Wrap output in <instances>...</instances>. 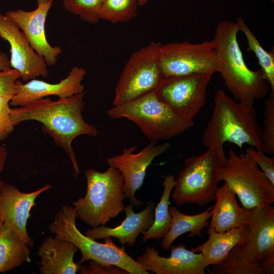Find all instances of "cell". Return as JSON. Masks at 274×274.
Here are the masks:
<instances>
[{
    "mask_svg": "<svg viewBox=\"0 0 274 274\" xmlns=\"http://www.w3.org/2000/svg\"><path fill=\"white\" fill-rule=\"evenodd\" d=\"M11 68L10 59L6 54L0 51V71Z\"/></svg>",
    "mask_w": 274,
    "mask_h": 274,
    "instance_id": "obj_36",
    "label": "cell"
},
{
    "mask_svg": "<svg viewBox=\"0 0 274 274\" xmlns=\"http://www.w3.org/2000/svg\"><path fill=\"white\" fill-rule=\"evenodd\" d=\"M138 6L144 5L149 0H135Z\"/></svg>",
    "mask_w": 274,
    "mask_h": 274,
    "instance_id": "obj_37",
    "label": "cell"
},
{
    "mask_svg": "<svg viewBox=\"0 0 274 274\" xmlns=\"http://www.w3.org/2000/svg\"><path fill=\"white\" fill-rule=\"evenodd\" d=\"M170 255L164 257L155 247H147L136 261L148 271L156 274H205L208 266L202 254L188 250L181 243L170 247Z\"/></svg>",
    "mask_w": 274,
    "mask_h": 274,
    "instance_id": "obj_18",
    "label": "cell"
},
{
    "mask_svg": "<svg viewBox=\"0 0 274 274\" xmlns=\"http://www.w3.org/2000/svg\"><path fill=\"white\" fill-rule=\"evenodd\" d=\"M8 156V151L6 147L0 146V191L6 184L5 182L1 180V173L5 166Z\"/></svg>",
    "mask_w": 274,
    "mask_h": 274,
    "instance_id": "obj_35",
    "label": "cell"
},
{
    "mask_svg": "<svg viewBox=\"0 0 274 274\" xmlns=\"http://www.w3.org/2000/svg\"><path fill=\"white\" fill-rule=\"evenodd\" d=\"M53 1L50 0L45 4L39 5L32 11L9 10L5 14L17 24L27 38L31 47L49 66L56 63L57 57L62 52L60 47L51 46L46 36L45 22Z\"/></svg>",
    "mask_w": 274,
    "mask_h": 274,
    "instance_id": "obj_16",
    "label": "cell"
},
{
    "mask_svg": "<svg viewBox=\"0 0 274 274\" xmlns=\"http://www.w3.org/2000/svg\"><path fill=\"white\" fill-rule=\"evenodd\" d=\"M30 248L13 229L3 224L0 230V273L30 262Z\"/></svg>",
    "mask_w": 274,
    "mask_h": 274,
    "instance_id": "obj_24",
    "label": "cell"
},
{
    "mask_svg": "<svg viewBox=\"0 0 274 274\" xmlns=\"http://www.w3.org/2000/svg\"><path fill=\"white\" fill-rule=\"evenodd\" d=\"M247 224L249 233L244 245L245 256L262 264L266 274L274 272V207L263 205L250 209Z\"/></svg>",
    "mask_w": 274,
    "mask_h": 274,
    "instance_id": "obj_13",
    "label": "cell"
},
{
    "mask_svg": "<svg viewBox=\"0 0 274 274\" xmlns=\"http://www.w3.org/2000/svg\"><path fill=\"white\" fill-rule=\"evenodd\" d=\"M103 0H62L66 11L78 15L83 21L96 23L99 20V11Z\"/></svg>",
    "mask_w": 274,
    "mask_h": 274,
    "instance_id": "obj_29",
    "label": "cell"
},
{
    "mask_svg": "<svg viewBox=\"0 0 274 274\" xmlns=\"http://www.w3.org/2000/svg\"><path fill=\"white\" fill-rule=\"evenodd\" d=\"M0 38L10 47L11 67L17 70L23 81L48 75L47 64L44 59L31 47L28 40L17 24L0 13Z\"/></svg>",
    "mask_w": 274,
    "mask_h": 274,
    "instance_id": "obj_14",
    "label": "cell"
},
{
    "mask_svg": "<svg viewBox=\"0 0 274 274\" xmlns=\"http://www.w3.org/2000/svg\"><path fill=\"white\" fill-rule=\"evenodd\" d=\"M170 146L167 142L158 145L150 142L137 153L134 152L138 146L133 145L123 149L122 154L107 158L110 166L117 168L122 174L124 181V195L133 206L139 208L143 204L135 197V193L142 186L147 167L156 157L165 152Z\"/></svg>",
    "mask_w": 274,
    "mask_h": 274,
    "instance_id": "obj_12",
    "label": "cell"
},
{
    "mask_svg": "<svg viewBox=\"0 0 274 274\" xmlns=\"http://www.w3.org/2000/svg\"><path fill=\"white\" fill-rule=\"evenodd\" d=\"M77 217L74 207L63 206L55 215L48 229L56 237L68 241L77 247L82 255L78 262L79 264L89 261L102 265H115L129 274L150 273L126 252L124 246L118 247L111 237L104 238V243H100L84 235L76 226Z\"/></svg>",
    "mask_w": 274,
    "mask_h": 274,
    "instance_id": "obj_4",
    "label": "cell"
},
{
    "mask_svg": "<svg viewBox=\"0 0 274 274\" xmlns=\"http://www.w3.org/2000/svg\"><path fill=\"white\" fill-rule=\"evenodd\" d=\"M270 2H272V3H273L274 2V0H269Z\"/></svg>",
    "mask_w": 274,
    "mask_h": 274,
    "instance_id": "obj_40",
    "label": "cell"
},
{
    "mask_svg": "<svg viewBox=\"0 0 274 274\" xmlns=\"http://www.w3.org/2000/svg\"><path fill=\"white\" fill-rule=\"evenodd\" d=\"M236 23L239 31L245 36L247 41L248 52H252L257 58L261 70L267 79L270 91L274 92V50L268 52L260 45L259 42L241 17L237 18Z\"/></svg>",
    "mask_w": 274,
    "mask_h": 274,
    "instance_id": "obj_27",
    "label": "cell"
},
{
    "mask_svg": "<svg viewBox=\"0 0 274 274\" xmlns=\"http://www.w3.org/2000/svg\"><path fill=\"white\" fill-rule=\"evenodd\" d=\"M244 245L233 248L225 258L219 264L212 265L210 273L219 274H266L263 265L250 261L245 256Z\"/></svg>",
    "mask_w": 274,
    "mask_h": 274,
    "instance_id": "obj_26",
    "label": "cell"
},
{
    "mask_svg": "<svg viewBox=\"0 0 274 274\" xmlns=\"http://www.w3.org/2000/svg\"><path fill=\"white\" fill-rule=\"evenodd\" d=\"M176 183L173 175H169L164 177L163 193L159 203L155 207L154 222L148 230L142 233L144 242L152 238L161 240L169 230L172 218L169 212L168 205L170 194Z\"/></svg>",
    "mask_w": 274,
    "mask_h": 274,
    "instance_id": "obj_25",
    "label": "cell"
},
{
    "mask_svg": "<svg viewBox=\"0 0 274 274\" xmlns=\"http://www.w3.org/2000/svg\"><path fill=\"white\" fill-rule=\"evenodd\" d=\"M245 153L260 167L261 170L274 184V157H269L263 151L253 147L247 148Z\"/></svg>",
    "mask_w": 274,
    "mask_h": 274,
    "instance_id": "obj_32",
    "label": "cell"
},
{
    "mask_svg": "<svg viewBox=\"0 0 274 274\" xmlns=\"http://www.w3.org/2000/svg\"><path fill=\"white\" fill-rule=\"evenodd\" d=\"M81 273L128 274L125 270L115 265H102L90 261L87 268L80 265Z\"/></svg>",
    "mask_w": 274,
    "mask_h": 274,
    "instance_id": "obj_34",
    "label": "cell"
},
{
    "mask_svg": "<svg viewBox=\"0 0 274 274\" xmlns=\"http://www.w3.org/2000/svg\"><path fill=\"white\" fill-rule=\"evenodd\" d=\"M138 6L135 0H103L100 19L113 23L129 21L136 16Z\"/></svg>",
    "mask_w": 274,
    "mask_h": 274,
    "instance_id": "obj_28",
    "label": "cell"
},
{
    "mask_svg": "<svg viewBox=\"0 0 274 274\" xmlns=\"http://www.w3.org/2000/svg\"><path fill=\"white\" fill-rule=\"evenodd\" d=\"M236 22L223 20L218 23L213 39L218 71L226 87L237 101L253 106L270 90L269 82L261 69L250 70L246 65L238 41Z\"/></svg>",
    "mask_w": 274,
    "mask_h": 274,
    "instance_id": "obj_3",
    "label": "cell"
},
{
    "mask_svg": "<svg viewBox=\"0 0 274 274\" xmlns=\"http://www.w3.org/2000/svg\"><path fill=\"white\" fill-rule=\"evenodd\" d=\"M249 230L248 224L219 232L209 226L208 239L191 250L200 252L207 266L218 264L227 256L231 249L237 245H245L248 241Z\"/></svg>",
    "mask_w": 274,
    "mask_h": 274,
    "instance_id": "obj_22",
    "label": "cell"
},
{
    "mask_svg": "<svg viewBox=\"0 0 274 274\" xmlns=\"http://www.w3.org/2000/svg\"><path fill=\"white\" fill-rule=\"evenodd\" d=\"M159 65L163 78L218 73L213 40L193 43L187 41L161 45Z\"/></svg>",
    "mask_w": 274,
    "mask_h": 274,
    "instance_id": "obj_10",
    "label": "cell"
},
{
    "mask_svg": "<svg viewBox=\"0 0 274 274\" xmlns=\"http://www.w3.org/2000/svg\"><path fill=\"white\" fill-rule=\"evenodd\" d=\"M3 225V222L0 220V230H1V228L2 226V225Z\"/></svg>",
    "mask_w": 274,
    "mask_h": 274,
    "instance_id": "obj_39",
    "label": "cell"
},
{
    "mask_svg": "<svg viewBox=\"0 0 274 274\" xmlns=\"http://www.w3.org/2000/svg\"><path fill=\"white\" fill-rule=\"evenodd\" d=\"M78 251L72 242L52 236L44 238L39 247L38 255L41 258L39 271L42 274H75L81 264L74 261Z\"/></svg>",
    "mask_w": 274,
    "mask_h": 274,
    "instance_id": "obj_20",
    "label": "cell"
},
{
    "mask_svg": "<svg viewBox=\"0 0 274 274\" xmlns=\"http://www.w3.org/2000/svg\"><path fill=\"white\" fill-rule=\"evenodd\" d=\"M20 79L19 72L14 68L0 71V96L11 100L16 92V82Z\"/></svg>",
    "mask_w": 274,
    "mask_h": 274,
    "instance_id": "obj_31",
    "label": "cell"
},
{
    "mask_svg": "<svg viewBox=\"0 0 274 274\" xmlns=\"http://www.w3.org/2000/svg\"><path fill=\"white\" fill-rule=\"evenodd\" d=\"M86 74V71L83 68L76 66L57 83L52 84L35 79L24 83L18 79L16 82L15 94L10 105L22 107L50 95L64 98L82 93L84 92V87L81 82Z\"/></svg>",
    "mask_w": 274,
    "mask_h": 274,
    "instance_id": "obj_17",
    "label": "cell"
},
{
    "mask_svg": "<svg viewBox=\"0 0 274 274\" xmlns=\"http://www.w3.org/2000/svg\"><path fill=\"white\" fill-rule=\"evenodd\" d=\"M52 188L50 184L31 192L20 191L15 186L5 184L0 191V220L13 229L30 248L33 241L29 236L27 224L36 198Z\"/></svg>",
    "mask_w": 274,
    "mask_h": 274,
    "instance_id": "obj_15",
    "label": "cell"
},
{
    "mask_svg": "<svg viewBox=\"0 0 274 274\" xmlns=\"http://www.w3.org/2000/svg\"><path fill=\"white\" fill-rule=\"evenodd\" d=\"M87 190L84 197L73 203L77 217L92 227L105 225L124 211V179L116 168L104 172L85 171Z\"/></svg>",
    "mask_w": 274,
    "mask_h": 274,
    "instance_id": "obj_6",
    "label": "cell"
},
{
    "mask_svg": "<svg viewBox=\"0 0 274 274\" xmlns=\"http://www.w3.org/2000/svg\"><path fill=\"white\" fill-rule=\"evenodd\" d=\"M263 151L274 153V92L270 91L264 107L263 128L261 129Z\"/></svg>",
    "mask_w": 274,
    "mask_h": 274,
    "instance_id": "obj_30",
    "label": "cell"
},
{
    "mask_svg": "<svg viewBox=\"0 0 274 274\" xmlns=\"http://www.w3.org/2000/svg\"><path fill=\"white\" fill-rule=\"evenodd\" d=\"M219 177L237 195L243 207L250 209L274 202V184L245 153L238 155L230 149Z\"/></svg>",
    "mask_w": 274,
    "mask_h": 274,
    "instance_id": "obj_7",
    "label": "cell"
},
{
    "mask_svg": "<svg viewBox=\"0 0 274 274\" xmlns=\"http://www.w3.org/2000/svg\"><path fill=\"white\" fill-rule=\"evenodd\" d=\"M225 164L209 149L199 155L186 159L172 194L176 203L204 206L215 200L221 181L219 171Z\"/></svg>",
    "mask_w": 274,
    "mask_h": 274,
    "instance_id": "obj_8",
    "label": "cell"
},
{
    "mask_svg": "<svg viewBox=\"0 0 274 274\" xmlns=\"http://www.w3.org/2000/svg\"><path fill=\"white\" fill-rule=\"evenodd\" d=\"M50 0H37L38 5L45 4L48 2Z\"/></svg>",
    "mask_w": 274,
    "mask_h": 274,
    "instance_id": "obj_38",
    "label": "cell"
},
{
    "mask_svg": "<svg viewBox=\"0 0 274 274\" xmlns=\"http://www.w3.org/2000/svg\"><path fill=\"white\" fill-rule=\"evenodd\" d=\"M235 193L226 183L218 188L215 196L216 203L213 207L210 226L219 232L238 228L247 224L250 209L241 207Z\"/></svg>",
    "mask_w": 274,
    "mask_h": 274,
    "instance_id": "obj_21",
    "label": "cell"
},
{
    "mask_svg": "<svg viewBox=\"0 0 274 274\" xmlns=\"http://www.w3.org/2000/svg\"><path fill=\"white\" fill-rule=\"evenodd\" d=\"M161 45L153 41L131 54L115 87L113 106L136 99L158 86L163 79L159 59Z\"/></svg>",
    "mask_w": 274,
    "mask_h": 274,
    "instance_id": "obj_9",
    "label": "cell"
},
{
    "mask_svg": "<svg viewBox=\"0 0 274 274\" xmlns=\"http://www.w3.org/2000/svg\"><path fill=\"white\" fill-rule=\"evenodd\" d=\"M212 74L163 78L154 90L158 98L174 111L193 120L204 106Z\"/></svg>",
    "mask_w": 274,
    "mask_h": 274,
    "instance_id": "obj_11",
    "label": "cell"
},
{
    "mask_svg": "<svg viewBox=\"0 0 274 274\" xmlns=\"http://www.w3.org/2000/svg\"><path fill=\"white\" fill-rule=\"evenodd\" d=\"M212 116L201 140L207 149L212 150L226 163L224 145L233 143L242 148L244 144L263 151L261 128L253 106H247L232 98L218 88L214 98Z\"/></svg>",
    "mask_w": 274,
    "mask_h": 274,
    "instance_id": "obj_2",
    "label": "cell"
},
{
    "mask_svg": "<svg viewBox=\"0 0 274 274\" xmlns=\"http://www.w3.org/2000/svg\"><path fill=\"white\" fill-rule=\"evenodd\" d=\"M10 100L0 96V141L13 132L15 126L11 118Z\"/></svg>",
    "mask_w": 274,
    "mask_h": 274,
    "instance_id": "obj_33",
    "label": "cell"
},
{
    "mask_svg": "<svg viewBox=\"0 0 274 274\" xmlns=\"http://www.w3.org/2000/svg\"><path fill=\"white\" fill-rule=\"evenodd\" d=\"M84 95L83 92L55 101L42 98L24 106L11 109V118L15 126L29 120L42 124L43 131L68 155L76 177L80 170L72 143L79 135L95 136L98 133L96 128L88 124L82 116Z\"/></svg>",
    "mask_w": 274,
    "mask_h": 274,
    "instance_id": "obj_1",
    "label": "cell"
},
{
    "mask_svg": "<svg viewBox=\"0 0 274 274\" xmlns=\"http://www.w3.org/2000/svg\"><path fill=\"white\" fill-rule=\"evenodd\" d=\"M212 210L213 207L200 213L190 215L181 213L174 206L169 207L172 220L169 230L161 239L162 248L169 250L173 242L186 232H189V237H200L201 230L210 224L209 219L211 217Z\"/></svg>",
    "mask_w": 274,
    "mask_h": 274,
    "instance_id": "obj_23",
    "label": "cell"
},
{
    "mask_svg": "<svg viewBox=\"0 0 274 274\" xmlns=\"http://www.w3.org/2000/svg\"><path fill=\"white\" fill-rule=\"evenodd\" d=\"M132 207L131 203L125 207L126 217L119 225L114 227L105 225L92 227L86 231V235L96 240L113 237L118 238L123 245L133 246L139 234L152 225L155 207L154 203L150 201L143 210L137 213Z\"/></svg>",
    "mask_w": 274,
    "mask_h": 274,
    "instance_id": "obj_19",
    "label": "cell"
},
{
    "mask_svg": "<svg viewBox=\"0 0 274 274\" xmlns=\"http://www.w3.org/2000/svg\"><path fill=\"white\" fill-rule=\"evenodd\" d=\"M107 114L112 119L126 118L135 123L151 142L168 140L194 125L157 96L154 91L132 101L113 106Z\"/></svg>",
    "mask_w": 274,
    "mask_h": 274,
    "instance_id": "obj_5",
    "label": "cell"
}]
</instances>
